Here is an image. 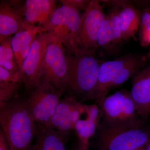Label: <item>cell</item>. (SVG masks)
<instances>
[{"mask_svg": "<svg viewBox=\"0 0 150 150\" xmlns=\"http://www.w3.org/2000/svg\"><path fill=\"white\" fill-rule=\"evenodd\" d=\"M25 99L14 98L0 105L1 130L11 150H30L37 126Z\"/></svg>", "mask_w": 150, "mask_h": 150, "instance_id": "cell-1", "label": "cell"}, {"mask_svg": "<svg viewBox=\"0 0 150 150\" xmlns=\"http://www.w3.org/2000/svg\"><path fill=\"white\" fill-rule=\"evenodd\" d=\"M147 63L146 56L134 54L103 62L100 67L97 84L91 100H95L99 104L110 90L123 84Z\"/></svg>", "mask_w": 150, "mask_h": 150, "instance_id": "cell-2", "label": "cell"}, {"mask_svg": "<svg viewBox=\"0 0 150 150\" xmlns=\"http://www.w3.org/2000/svg\"><path fill=\"white\" fill-rule=\"evenodd\" d=\"M67 60L69 69L67 89L74 97L80 98L82 101L91 100L97 84L101 64L94 52L85 50L74 56H67Z\"/></svg>", "mask_w": 150, "mask_h": 150, "instance_id": "cell-3", "label": "cell"}, {"mask_svg": "<svg viewBox=\"0 0 150 150\" xmlns=\"http://www.w3.org/2000/svg\"><path fill=\"white\" fill-rule=\"evenodd\" d=\"M103 118V127L142 128L145 121L137 113L129 92L122 90L106 96L98 105Z\"/></svg>", "mask_w": 150, "mask_h": 150, "instance_id": "cell-4", "label": "cell"}, {"mask_svg": "<svg viewBox=\"0 0 150 150\" xmlns=\"http://www.w3.org/2000/svg\"><path fill=\"white\" fill-rule=\"evenodd\" d=\"M79 11L62 5L56 8L49 21L43 27L56 40L64 45L71 54L76 55L82 49L79 46L81 17Z\"/></svg>", "mask_w": 150, "mask_h": 150, "instance_id": "cell-5", "label": "cell"}, {"mask_svg": "<svg viewBox=\"0 0 150 150\" xmlns=\"http://www.w3.org/2000/svg\"><path fill=\"white\" fill-rule=\"evenodd\" d=\"M147 127L114 128L103 127L100 134L99 150H137L149 142Z\"/></svg>", "mask_w": 150, "mask_h": 150, "instance_id": "cell-6", "label": "cell"}, {"mask_svg": "<svg viewBox=\"0 0 150 150\" xmlns=\"http://www.w3.org/2000/svg\"><path fill=\"white\" fill-rule=\"evenodd\" d=\"M63 92L47 83L40 82L28 93L25 100L38 126L49 125L51 118L56 113Z\"/></svg>", "mask_w": 150, "mask_h": 150, "instance_id": "cell-7", "label": "cell"}, {"mask_svg": "<svg viewBox=\"0 0 150 150\" xmlns=\"http://www.w3.org/2000/svg\"><path fill=\"white\" fill-rule=\"evenodd\" d=\"M68 70L67 56L62 44L55 40L46 49L40 71V82L47 83L64 91L67 89Z\"/></svg>", "mask_w": 150, "mask_h": 150, "instance_id": "cell-8", "label": "cell"}, {"mask_svg": "<svg viewBox=\"0 0 150 150\" xmlns=\"http://www.w3.org/2000/svg\"><path fill=\"white\" fill-rule=\"evenodd\" d=\"M56 40L48 32L38 34L23 64L21 72L24 77V85L28 93L40 83V71L47 47Z\"/></svg>", "mask_w": 150, "mask_h": 150, "instance_id": "cell-9", "label": "cell"}, {"mask_svg": "<svg viewBox=\"0 0 150 150\" xmlns=\"http://www.w3.org/2000/svg\"><path fill=\"white\" fill-rule=\"evenodd\" d=\"M105 17L99 1H91L81 17L79 33L80 49L94 52L98 48L97 41L98 33Z\"/></svg>", "mask_w": 150, "mask_h": 150, "instance_id": "cell-10", "label": "cell"}, {"mask_svg": "<svg viewBox=\"0 0 150 150\" xmlns=\"http://www.w3.org/2000/svg\"><path fill=\"white\" fill-rule=\"evenodd\" d=\"M21 1H2L0 3V41L26 29Z\"/></svg>", "mask_w": 150, "mask_h": 150, "instance_id": "cell-11", "label": "cell"}, {"mask_svg": "<svg viewBox=\"0 0 150 150\" xmlns=\"http://www.w3.org/2000/svg\"><path fill=\"white\" fill-rule=\"evenodd\" d=\"M131 81V98L137 113L146 122L150 114V65L138 71Z\"/></svg>", "mask_w": 150, "mask_h": 150, "instance_id": "cell-12", "label": "cell"}, {"mask_svg": "<svg viewBox=\"0 0 150 150\" xmlns=\"http://www.w3.org/2000/svg\"><path fill=\"white\" fill-rule=\"evenodd\" d=\"M53 0H26L23 3V16L26 23L43 26L48 22L56 9Z\"/></svg>", "mask_w": 150, "mask_h": 150, "instance_id": "cell-13", "label": "cell"}, {"mask_svg": "<svg viewBox=\"0 0 150 150\" xmlns=\"http://www.w3.org/2000/svg\"><path fill=\"white\" fill-rule=\"evenodd\" d=\"M45 32H46V29L41 25H29L26 29L16 33L11 38V44L16 63L20 72L23 62L35 37L40 33Z\"/></svg>", "mask_w": 150, "mask_h": 150, "instance_id": "cell-14", "label": "cell"}, {"mask_svg": "<svg viewBox=\"0 0 150 150\" xmlns=\"http://www.w3.org/2000/svg\"><path fill=\"white\" fill-rule=\"evenodd\" d=\"M69 138L50 125L38 126L35 143L30 150H67L65 145Z\"/></svg>", "mask_w": 150, "mask_h": 150, "instance_id": "cell-15", "label": "cell"}, {"mask_svg": "<svg viewBox=\"0 0 150 150\" xmlns=\"http://www.w3.org/2000/svg\"><path fill=\"white\" fill-rule=\"evenodd\" d=\"M142 14L138 9L131 5H125L119 14L121 37L127 40L134 37L139 30Z\"/></svg>", "mask_w": 150, "mask_h": 150, "instance_id": "cell-16", "label": "cell"}, {"mask_svg": "<svg viewBox=\"0 0 150 150\" xmlns=\"http://www.w3.org/2000/svg\"><path fill=\"white\" fill-rule=\"evenodd\" d=\"M11 38L1 41L0 45V67L13 72H20L17 67L13 49L11 44Z\"/></svg>", "mask_w": 150, "mask_h": 150, "instance_id": "cell-17", "label": "cell"}, {"mask_svg": "<svg viewBox=\"0 0 150 150\" xmlns=\"http://www.w3.org/2000/svg\"><path fill=\"white\" fill-rule=\"evenodd\" d=\"M99 121L87 117L84 120L79 119L74 126L79 141L84 144H89V140L95 133Z\"/></svg>", "mask_w": 150, "mask_h": 150, "instance_id": "cell-18", "label": "cell"}, {"mask_svg": "<svg viewBox=\"0 0 150 150\" xmlns=\"http://www.w3.org/2000/svg\"><path fill=\"white\" fill-rule=\"evenodd\" d=\"M121 5L119 4L114 5L110 13L108 15L112 32L113 43L115 44L120 43L123 40L121 37L119 18V14L121 9Z\"/></svg>", "mask_w": 150, "mask_h": 150, "instance_id": "cell-19", "label": "cell"}, {"mask_svg": "<svg viewBox=\"0 0 150 150\" xmlns=\"http://www.w3.org/2000/svg\"><path fill=\"white\" fill-rule=\"evenodd\" d=\"M86 105L79 102L75 97H68L61 99L56 108V113L67 117L74 110L84 109Z\"/></svg>", "mask_w": 150, "mask_h": 150, "instance_id": "cell-20", "label": "cell"}, {"mask_svg": "<svg viewBox=\"0 0 150 150\" xmlns=\"http://www.w3.org/2000/svg\"><path fill=\"white\" fill-rule=\"evenodd\" d=\"M49 125L66 137H69L71 132L74 130V126L67 117L56 113L51 118Z\"/></svg>", "mask_w": 150, "mask_h": 150, "instance_id": "cell-21", "label": "cell"}, {"mask_svg": "<svg viewBox=\"0 0 150 150\" xmlns=\"http://www.w3.org/2000/svg\"><path fill=\"white\" fill-rule=\"evenodd\" d=\"M97 41L98 47L104 48H109L111 43H113L110 22L108 15L105 16L100 27Z\"/></svg>", "mask_w": 150, "mask_h": 150, "instance_id": "cell-22", "label": "cell"}, {"mask_svg": "<svg viewBox=\"0 0 150 150\" xmlns=\"http://www.w3.org/2000/svg\"><path fill=\"white\" fill-rule=\"evenodd\" d=\"M20 83L0 81V105L13 99L18 91Z\"/></svg>", "mask_w": 150, "mask_h": 150, "instance_id": "cell-23", "label": "cell"}, {"mask_svg": "<svg viewBox=\"0 0 150 150\" xmlns=\"http://www.w3.org/2000/svg\"><path fill=\"white\" fill-rule=\"evenodd\" d=\"M139 30L141 46H147L150 43V12H145L142 14Z\"/></svg>", "mask_w": 150, "mask_h": 150, "instance_id": "cell-24", "label": "cell"}, {"mask_svg": "<svg viewBox=\"0 0 150 150\" xmlns=\"http://www.w3.org/2000/svg\"><path fill=\"white\" fill-rule=\"evenodd\" d=\"M0 81L17 83H24V77L20 72H13L0 67Z\"/></svg>", "mask_w": 150, "mask_h": 150, "instance_id": "cell-25", "label": "cell"}, {"mask_svg": "<svg viewBox=\"0 0 150 150\" xmlns=\"http://www.w3.org/2000/svg\"><path fill=\"white\" fill-rule=\"evenodd\" d=\"M59 1L63 5L68 6L79 11L81 10L85 11L88 7L90 1L86 0H62Z\"/></svg>", "mask_w": 150, "mask_h": 150, "instance_id": "cell-26", "label": "cell"}, {"mask_svg": "<svg viewBox=\"0 0 150 150\" xmlns=\"http://www.w3.org/2000/svg\"><path fill=\"white\" fill-rule=\"evenodd\" d=\"M0 150H11L8 142L1 129L0 131Z\"/></svg>", "mask_w": 150, "mask_h": 150, "instance_id": "cell-27", "label": "cell"}, {"mask_svg": "<svg viewBox=\"0 0 150 150\" xmlns=\"http://www.w3.org/2000/svg\"><path fill=\"white\" fill-rule=\"evenodd\" d=\"M75 150H89V144H84L78 141L77 144L76 146Z\"/></svg>", "mask_w": 150, "mask_h": 150, "instance_id": "cell-28", "label": "cell"}, {"mask_svg": "<svg viewBox=\"0 0 150 150\" xmlns=\"http://www.w3.org/2000/svg\"><path fill=\"white\" fill-rule=\"evenodd\" d=\"M148 130L149 131V142H148L147 144L145 147V150H150V126H148Z\"/></svg>", "mask_w": 150, "mask_h": 150, "instance_id": "cell-29", "label": "cell"}, {"mask_svg": "<svg viewBox=\"0 0 150 150\" xmlns=\"http://www.w3.org/2000/svg\"><path fill=\"white\" fill-rule=\"evenodd\" d=\"M145 147H146V146H145L142 147H141V148H140V149H138L137 150H145Z\"/></svg>", "mask_w": 150, "mask_h": 150, "instance_id": "cell-30", "label": "cell"}]
</instances>
